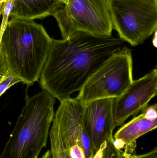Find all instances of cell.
Here are the masks:
<instances>
[{
	"label": "cell",
	"instance_id": "d6986e66",
	"mask_svg": "<svg viewBox=\"0 0 157 158\" xmlns=\"http://www.w3.org/2000/svg\"><path fill=\"white\" fill-rule=\"evenodd\" d=\"M154 39L153 40V45L155 47H157V31L154 33Z\"/></svg>",
	"mask_w": 157,
	"mask_h": 158
},
{
	"label": "cell",
	"instance_id": "e0dca14e",
	"mask_svg": "<svg viewBox=\"0 0 157 158\" xmlns=\"http://www.w3.org/2000/svg\"><path fill=\"white\" fill-rule=\"evenodd\" d=\"M120 158H157V148L155 147L150 152L142 155H137L136 153L132 154H128L120 150Z\"/></svg>",
	"mask_w": 157,
	"mask_h": 158
},
{
	"label": "cell",
	"instance_id": "8992f818",
	"mask_svg": "<svg viewBox=\"0 0 157 158\" xmlns=\"http://www.w3.org/2000/svg\"><path fill=\"white\" fill-rule=\"evenodd\" d=\"M63 7L77 31L111 36L113 27L108 0H68Z\"/></svg>",
	"mask_w": 157,
	"mask_h": 158
},
{
	"label": "cell",
	"instance_id": "7c38bea8",
	"mask_svg": "<svg viewBox=\"0 0 157 158\" xmlns=\"http://www.w3.org/2000/svg\"><path fill=\"white\" fill-rule=\"evenodd\" d=\"M50 151L53 158H70L61 137L60 130L55 121H53L49 131Z\"/></svg>",
	"mask_w": 157,
	"mask_h": 158
},
{
	"label": "cell",
	"instance_id": "44dd1931",
	"mask_svg": "<svg viewBox=\"0 0 157 158\" xmlns=\"http://www.w3.org/2000/svg\"><path fill=\"white\" fill-rule=\"evenodd\" d=\"M59 1L64 5H66L68 2V0H59Z\"/></svg>",
	"mask_w": 157,
	"mask_h": 158
},
{
	"label": "cell",
	"instance_id": "5b68a950",
	"mask_svg": "<svg viewBox=\"0 0 157 158\" xmlns=\"http://www.w3.org/2000/svg\"><path fill=\"white\" fill-rule=\"evenodd\" d=\"M133 79L131 50L125 46L111 56L88 79L77 98L84 104L101 98H116Z\"/></svg>",
	"mask_w": 157,
	"mask_h": 158
},
{
	"label": "cell",
	"instance_id": "4fadbf2b",
	"mask_svg": "<svg viewBox=\"0 0 157 158\" xmlns=\"http://www.w3.org/2000/svg\"><path fill=\"white\" fill-rule=\"evenodd\" d=\"M22 82L9 71L5 58L0 51V97L14 85Z\"/></svg>",
	"mask_w": 157,
	"mask_h": 158
},
{
	"label": "cell",
	"instance_id": "7a4b0ae2",
	"mask_svg": "<svg viewBox=\"0 0 157 158\" xmlns=\"http://www.w3.org/2000/svg\"><path fill=\"white\" fill-rule=\"evenodd\" d=\"M53 40L34 20L12 18L0 35V51L9 71L30 86L40 78Z\"/></svg>",
	"mask_w": 157,
	"mask_h": 158
},
{
	"label": "cell",
	"instance_id": "ffe728a7",
	"mask_svg": "<svg viewBox=\"0 0 157 158\" xmlns=\"http://www.w3.org/2000/svg\"><path fill=\"white\" fill-rule=\"evenodd\" d=\"M7 0H0V11L1 12V9H2V6Z\"/></svg>",
	"mask_w": 157,
	"mask_h": 158
},
{
	"label": "cell",
	"instance_id": "ba28073f",
	"mask_svg": "<svg viewBox=\"0 0 157 158\" xmlns=\"http://www.w3.org/2000/svg\"><path fill=\"white\" fill-rule=\"evenodd\" d=\"M114 100L113 98H101L84 104L83 125L95 152L107 141H114Z\"/></svg>",
	"mask_w": 157,
	"mask_h": 158
},
{
	"label": "cell",
	"instance_id": "9a60e30c",
	"mask_svg": "<svg viewBox=\"0 0 157 158\" xmlns=\"http://www.w3.org/2000/svg\"><path fill=\"white\" fill-rule=\"evenodd\" d=\"M14 0H7L3 5L1 9V15H2V21L0 26V35L2 34L6 27L8 21L10 13L13 8Z\"/></svg>",
	"mask_w": 157,
	"mask_h": 158
},
{
	"label": "cell",
	"instance_id": "3957f363",
	"mask_svg": "<svg viewBox=\"0 0 157 158\" xmlns=\"http://www.w3.org/2000/svg\"><path fill=\"white\" fill-rule=\"evenodd\" d=\"M55 102V98L46 90L31 97L26 91L25 106L0 158L38 157L47 145Z\"/></svg>",
	"mask_w": 157,
	"mask_h": 158
},
{
	"label": "cell",
	"instance_id": "30bf717a",
	"mask_svg": "<svg viewBox=\"0 0 157 158\" xmlns=\"http://www.w3.org/2000/svg\"><path fill=\"white\" fill-rule=\"evenodd\" d=\"M157 105L147 106L139 116L121 127L113 135L115 146L119 149L124 147L128 154L135 153L136 140L147 133L156 129Z\"/></svg>",
	"mask_w": 157,
	"mask_h": 158
},
{
	"label": "cell",
	"instance_id": "9c48e42d",
	"mask_svg": "<svg viewBox=\"0 0 157 158\" xmlns=\"http://www.w3.org/2000/svg\"><path fill=\"white\" fill-rule=\"evenodd\" d=\"M60 101L53 120L59 127L64 145L67 151L75 146L82 147V137L87 134L83 123L84 104L77 98Z\"/></svg>",
	"mask_w": 157,
	"mask_h": 158
},
{
	"label": "cell",
	"instance_id": "603a6c76",
	"mask_svg": "<svg viewBox=\"0 0 157 158\" xmlns=\"http://www.w3.org/2000/svg\"><path fill=\"white\" fill-rule=\"evenodd\" d=\"M1 15V11H0V16Z\"/></svg>",
	"mask_w": 157,
	"mask_h": 158
},
{
	"label": "cell",
	"instance_id": "277c9868",
	"mask_svg": "<svg viewBox=\"0 0 157 158\" xmlns=\"http://www.w3.org/2000/svg\"><path fill=\"white\" fill-rule=\"evenodd\" d=\"M112 27L133 46L143 43L157 29V0H108Z\"/></svg>",
	"mask_w": 157,
	"mask_h": 158
},
{
	"label": "cell",
	"instance_id": "52a82bcc",
	"mask_svg": "<svg viewBox=\"0 0 157 158\" xmlns=\"http://www.w3.org/2000/svg\"><path fill=\"white\" fill-rule=\"evenodd\" d=\"M157 94L156 67L143 77L133 80L124 93L115 98L113 114L116 127L122 125L130 117L143 110Z\"/></svg>",
	"mask_w": 157,
	"mask_h": 158
},
{
	"label": "cell",
	"instance_id": "ac0fdd59",
	"mask_svg": "<svg viewBox=\"0 0 157 158\" xmlns=\"http://www.w3.org/2000/svg\"><path fill=\"white\" fill-rule=\"evenodd\" d=\"M41 158H53L50 150H48L42 156Z\"/></svg>",
	"mask_w": 157,
	"mask_h": 158
},
{
	"label": "cell",
	"instance_id": "2e32d148",
	"mask_svg": "<svg viewBox=\"0 0 157 158\" xmlns=\"http://www.w3.org/2000/svg\"><path fill=\"white\" fill-rule=\"evenodd\" d=\"M114 141H107L104 146L101 158H120L121 149H118L113 143Z\"/></svg>",
	"mask_w": 157,
	"mask_h": 158
},
{
	"label": "cell",
	"instance_id": "5bb4252c",
	"mask_svg": "<svg viewBox=\"0 0 157 158\" xmlns=\"http://www.w3.org/2000/svg\"><path fill=\"white\" fill-rule=\"evenodd\" d=\"M64 5L55 11L53 16L57 20L63 39L65 40L73 36L77 31L66 15L64 9Z\"/></svg>",
	"mask_w": 157,
	"mask_h": 158
},
{
	"label": "cell",
	"instance_id": "7402d4cb",
	"mask_svg": "<svg viewBox=\"0 0 157 158\" xmlns=\"http://www.w3.org/2000/svg\"><path fill=\"white\" fill-rule=\"evenodd\" d=\"M95 152L93 151V152L91 153V155H90L89 158H94V154H95Z\"/></svg>",
	"mask_w": 157,
	"mask_h": 158
},
{
	"label": "cell",
	"instance_id": "6da1fadb",
	"mask_svg": "<svg viewBox=\"0 0 157 158\" xmlns=\"http://www.w3.org/2000/svg\"><path fill=\"white\" fill-rule=\"evenodd\" d=\"M125 46L120 38L81 31L65 40H53L40 77L41 87L60 101L69 98Z\"/></svg>",
	"mask_w": 157,
	"mask_h": 158
},
{
	"label": "cell",
	"instance_id": "8fae6325",
	"mask_svg": "<svg viewBox=\"0 0 157 158\" xmlns=\"http://www.w3.org/2000/svg\"><path fill=\"white\" fill-rule=\"evenodd\" d=\"M64 5L59 0H14L12 18L34 20L52 15Z\"/></svg>",
	"mask_w": 157,
	"mask_h": 158
}]
</instances>
